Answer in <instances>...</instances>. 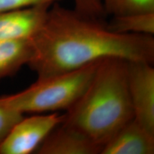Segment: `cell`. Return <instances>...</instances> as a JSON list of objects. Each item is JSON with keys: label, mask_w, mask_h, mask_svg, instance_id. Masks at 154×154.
I'll return each instance as SVG.
<instances>
[{"label": "cell", "mask_w": 154, "mask_h": 154, "mask_svg": "<svg viewBox=\"0 0 154 154\" xmlns=\"http://www.w3.org/2000/svg\"><path fill=\"white\" fill-rule=\"evenodd\" d=\"M61 1L63 0H0V12L36 5H52Z\"/></svg>", "instance_id": "5bb4252c"}, {"label": "cell", "mask_w": 154, "mask_h": 154, "mask_svg": "<svg viewBox=\"0 0 154 154\" xmlns=\"http://www.w3.org/2000/svg\"><path fill=\"white\" fill-rule=\"evenodd\" d=\"M33 54L31 40L0 41V80L28 64Z\"/></svg>", "instance_id": "9c48e42d"}, {"label": "cell", "mask_w": 154, "mask_h": 154, "mask_svg": "<svg viewBox=\"0 0 154 154\" xmlns=\"http://www.w3.org/2000/svg\"><path fill=\"white\" fill-rule=\"evenodd\" d=\"M153 63L128 61L127 79L134 119L154 134Z\"/></svg>", "instance_id": "5b68a950"}, {"label": "cell", "mask_w": 154, "mask_h": 154, "mask_svg": "<svg viewBox=\"0 0 154 154\" xmlns=\"http://www.w3.org/2000/svg\"><path fill=\"white\" fill-rule=\"evenodd\" d=\"M128 61L101 59L87 87L63 114L61 123L103 146L134 119L127 79Z\"/></svg>", "instance_id": "7a4b0ae2"}, {"label": "cell", "mask_w": 154, "mask_h": 154, "mask_svg": "<svg viewBox=\"0 0 154 154\" xmlns=\"http://www.w3.org/2000/svg\"><path fill=\"white\" fill-rule=\"evenodd\" d=\"M28 63L38 79L71 72L109 57L154 62L153 36L120 34L106 20L89 18L59 3L50 7L45 22L31 39Z\"/></svg>", "instance_id": "6da1fadb"}, {"label": "cell", "mask_w": 154, "mask_h": 154, "mask_svg": "<svg viewBox=\"0 0 154 154\" xmlns=\"http://www.w3.org/2000/svg\"><path fill=\"white\" fill-rule=\"evenodd\" d=\"M106 15L110 17L154 11V0H100Z\"/></svg>", "instance_id": "8fae6325"}, {"label": "cell", "mask_w": 154, "mask_h": 154, "mask_svg": "<svg viewBox=\"0 0 154 154\" xmlns=\"http://www.w3.org/2000/svg\"><path fill=\"white\" fill-rule=\"evenodd\" d=\"M154 134L134 119L126 123L104 144L101 154H153Z\"/></svg>", "instance_id": "ba28073f"}, {"label": "cell", "mask_w": 154, "mask_h": 154, "mask_svg": "<svg viewBox=\"0 0 154 154\" xmlns=\"http://www.w3.org/2000/svg\"><path fill=\"white\" fill-rule=\"evenodd\" d=\"M106 24L109 29L117 33L153 36L154 11L111 17Z\"/></svg>", "instance_id": "30bf717a"}, {"label": "cell", "mask_w": 154, "mask_h": 154, "mask_svg": "<svg viewBox=\"0 0 154 154\" xmlns=\"http://www.w3.org/2000/svg\"><path fill=\"white\" fill-rule=\"evenodd\" d=\"M74 9L89 18L106 20V15L100 0H74Z\"/></svg>", "instance_id": "4fadbf2b"}, {"label": "cell", "mask_w": 154, "mask_h": 154, "mask_svg": "<svg viewBox=\"0 0 154 154\" xmlns=\"http://www.w3.org/2000/svg\"><path fill=\"white\" fill-rule=\"evenodd\" d=\"M51 6L36 5L0 12V41L32 39L45 22Z\"/></svg>", "instance_id": "8992f818"}, {"label": "cell", "mask_w": 154, "mask_h": 154, "mask_svg": "<svg viewBox=\"0 0 154 154\" xmlns=\"http://www.w3.org/2000/svg\"><path fill=\"white\" fill-rule=\"evenodd\" d=\"M63 114L52 112L19 121L0 143V154L34 153L50 132L63 121Z\"/></svg>", "instance_id": "277c9868"}, {"label": "cell", "mask_w": 154, "mask_h": 154, "mask_svg": "<svg viewBox=\"0 0 154 154\" xmlns=\"http://www.w3.org/2000/svg\"><path fill=\"white\" fill-rule=\"evenodd\" d=\"M23 117V113L0 103V143Z\"/></svg>", "instance_id": "7c38bea8"}, {"label": "cell", "mask_w": 154, "mask_h": 154, "mask_svg": "<svg viewBox=\"0 0 154 154\" xmlns=\"http://www.w3.org/2000/svg\"><path fill=\"white\" fill-rule=\"evenodd\" d=\"M100 61L71 72L37 78L26 89L0 97V103L23 114L67 110L87 87Z\"/></svg>", "instance_id": "3957f363"}, {"label": "cell", "mask_w": 154, "mask_h": 154, "mask_svg": "<svg viewBox=\"0 0 154 154\" xmlns=\"http://www.w3.org/2000/svg\"><path fill=\"white\" fill-rule=\"evenodd\" d=\"M102 146L76 128L61 123L36 150L37 154H101Z\"/></svg>", "instance_id": "52a82bcc"}]
</instances>
